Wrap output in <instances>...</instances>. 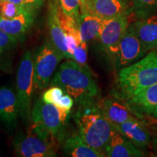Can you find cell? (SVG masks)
Instances as JSON below:
<instances>
[{
    "label": "cell",
    "mask_w": 157,
    "mask_h": 157,
    "mask_svg": "<svg viewBox=\"0 0 157 157\" xmlns=\"http://www.w3.org/2000/svg\"><path fill=\"white\" fill-rule=\"evenodd\" d=\"M34 9H29L18 16L7 19L0 15V30L21 41L34 22Z\"/></svg>",
    "instance_id": "cell-13"
},
{
    "label": "cell",
    "mask_w": 157,
    "mask_h": 157,
    "mask_svg": "<svg viewBox=\"0 0 157 157\" xmlns=\"http://www.w3.org/2000/svg\"><path fill=\"white\" fill-rule=\"evenodd\" d=\"M63 151L72 157H104L105 153L87 145L78 132H74L64 141Z\"/></svg>",
    "instance_id": "cell-19"
},
{
    "label": "cell",
    "mask_w": 157,
    "mask_h": 157,
    "mask_svg": "<svg viewBox=\"0 0 157 157\" xmlns=\"http://www.w3.org/2000/svg\"><path fill=\"white\" fill-rule=\"evenodd\" d=\"M127 106L135 115L151 116L157 109V83L126 100Z\"/></svg>",
    "instance_id": "cell-11"
},
{
    "label": "cell",
    "mask_w": 157,
    "mask_h": 157,
    "mask_svg": "<svg viewBox=\"0 0 157 157\" xmlns=\"http://www.w3.org/2000/svg\"><path fill=\"white\" fill-rule=\"evenodd\" d=\"M135 31L145 50L149 52L157 50V15L138 18L133 23Z\"/></svg>",
    "instance_id": "cell-15"
},
{
    "label": "cell",
    "mask_w": 157,
    "mask_h": 157,
    "mask_svg": "<svg viewBox=\"0 0 157 157\" xmlns=\"http://www.w3.org/2000/svg\"><path fill=\"white\" fill-rule=\"evenodd\" d=\"M63 11L68 16L73 17L78 22L81 13L79 0H58Z\"/></svg>",
    "instance_id": "cell-24"
},
{
    "label": "cell",
    "mask_w": 157,
    "mask_h": 157,
    "mask_svg": "<svg viewBox=\"0 0 157 157\" xmlns=\"http://www.w3.org/2000/svg\"><path fill=\"white\" fill-rule=\"evenodd\" d=\"M88 44L85 42H82L81 44L77 45L72 58V60L76 61L82 67L90 69L87 65V50Z\"/></svg>",
    "instance_id": "cell-26"
},
{
    "label": "cell",
    "mask_w": 157,
    "mask_h": 157,
    "mask_svg": "<svg viewBox=\"0 0 157 157\" xmlns=\"http://www.w3.org/2000/svg\"><path fill=\"white\" fill-rule=\"evenodd\" d=\"M127 2H129V0H127Z\"/></svg>",
    "instance_id": "cell-34"
},
{
    "label": "cell",
    "mask_w": 157,
    "mask_h": 157,
    "mask_svg": "<svg viewBox=\"0 0 157 157\" xmlns=\"http://www.w3.org/2000/svg\"><path fill=\"white\" fill-rule=\"evenodd\" d=\"M26 2L29 6H30L33 9H35L40 7L44 2V0H26Z\"/></svg>",
    "instance_id": "cell-28"
},
{
    "label": "cell",
    "mask_w": 157,
    "mask_h": 157,
    "mask_svg": "<svg viewBox=\"0 0 157 157\" xmlns=\"http://www.w3.org/2000/svg\"><path fill=\"white\" fill-rule=\"evenodd\" d=\"M63 57L50 42L38 49L34 57L35 88L43 90L48 87L50 78L55 73Z\"/></svg>",
    "instance_id": "cell-6"
},
{
    "label": "cell",
    "mask_w": 157,
    "mask_h": 157,
    "mask_svg": "<svg viewBox=\"0 0 157 157\" xmlns=\"http://www.w3.org/2000/svg\"><path fill=\"white\" fill-rule=\"evenodd\" d=\"M65 93L66 92L61 87L58 86H52L43 93L42 99L45 103L53 104L57 106Z\"/></svg>",
    "instance_id": "cell-25"
},
{
    "label": "cell",
    "mask_w": 157,
    "mask_h": 157,
    "mask_svg": "<svg viewBox=\"0 0 157 157\" xmlns=\"http://www.w3.org/2000/svg\"><path fill=\"white\" fill-rule=\"evenodd\" d=\"M132 9L138 18L148 16L157 10V0H132Z\"/></svg>",
    "instance_id": "cell-22"
},
{
    "label": "cell",
    "mask_w": 157,
    "mask_h": 157,
    "mask_svg": "<svg viewBox=\"0 0 157 157\" xmlns=\"http://www.w3.org/2000/svg\"><path fill=\"white\" fill-rule=\"evenodd\" d=\"M79 2L80 13H81V15L90 13V0H79Z\"/></svg>",
    "instance_id": "cell-27"
},
{
    "label": "cell",
    "mask_w": 157,
    "mask_h": 157,
    "mask_svg": "<svg viewBox=\"0 0 157 157\" xmlns=\"http://www.w3.org/2000/svg\"><path fill=\"white\" fill-rule=\"evenodd\" d=\"M99 105L103 114L114 125L138 119L127 104L121 103L112 98H105L99 103Z\"/></svg>",
    "instance_id": "cell-18"
},
{
    "label": "cell",
    "mask_w": 157,
    "mask_h": 157,
    "mask_svg": "<svg viewBox=\"0 0 157 157\" xmlns=\"http://www.w3.org/2000/svg\"><path fill=\"white\" fill-rule=\"evenodd\" d=\"M70 112L59 109L53 104L45 103L39 99L31 111L33 121L30 132L43 140L56 145L63 140L66 121Z\"/></svg>",
    "instance_id": "cell-4"
},
{
    "label": "cell",
    "mask_w": 157,
    "mask_h": 157,
    "mask_svg": "<svg viewBox=\"0 0 157 157\" xmlns=\"http://www.w3.org/2000/svg\"><path fill=\"white\" fill-rule=\"evenodd\" d=\"M147 53L137 36L133 23H131L119 43L115 56V67L117 70L127 67L138 61Z\"/></svg>",
    "instance_id": "cell-8"
},
{
    "label": "cell",
    "mask_w": 157,
    "mask_h": 157,
    "mask_svg": "<svg viewBox=\"0 0 157 157\" xmlns=\"http://www.w3.org/2000/svg\"><path fill=\"white\" fill-rule=\"evenodd\" d=\"M151 117H152L153 118H154V119H157V109H156V111H154V113H153Z\"/></svg>",
    "instance_id": "cell-31"
},
{
    "label": "cell",
    "mask_w": 157,
    "mask_h": 157,
    "mask_svg": "<svg viewBox=\"0 0 157 157\" xmlns=\"http://www.w3.org/2000/svg\"><path fill=\"white\" fill-rule=\"evenodd\" d=\"M13 148L17 156L21 157H54L56 156L54 144L29 132H20L13 140Z\"/></svg>",
    "instance_id": "cell-9"
},
{
    "label": "cell",
    "mask_w": 157,
    "mask_h": 157,
    "mask_svg": "<svg viewBox=\"0 0 157 157\" xmlns=\"http://www.w3.org/2000/svg\"><path fill=\"white\" fill-rule=\"evenodd\" d=\"M118 132L141 149L151 146V135L140 119L129 120L115 125Z\"/></svg>",
    "instance_id": "cell-12"
},
{
    "label": "cell",
    "mask_w": 157,
    "mask_h": 157,
    "mask_svg": "<svg viewBox=\"0 0 157 157\" xmlns=\"http://www.w3.org/2000/svg\"><path fill=\"white\" fill-rule=\"evenodd\" d=\"M104 19L92 13L80 15L78 29L82 42L89 43L98 39L103 27Z\"/></svg>",
    "instance_id": "cell-20"
},
{
    "label": "cell",
    "mask_w": 157,
    "mask_h": 157,
    "mask_svg": "<svg viewBox=\"0 0 157 157\" xmlns=\"http://www.w3.org/2000/svg\"><path fill=\"white\" fill-rule=\"evenodd\" d=\"M151 146H152L153 150L154 151L155 154H156L157 156V131H156V134H154V135H152Z\"/></svg>",
    "instance_id": "cell-30"
},
{
    "label": "cell",
    "mask_w": 157,
    "mask_h": 157,
    "mask_svg": "<svg viewBox=\"0 0 157 157\" xmlns=\"http://www.w3.org/2000/svg\"><path fill=\"white\" fill-rule=\"evenodd\" d=\"M20 107L17 93L8 87H0V121L9 130L17 126Z\"/></svg>",
    "instance_id": "cell-10"
},
{
    "label": "cell",
    "mask_w": 157,
    "mask_h": 157,
    "mask_svg": "<svg viewBox=\"0 0 157 157\" xmlns=\"http://www.w3.org/2000/svg\"><path fill=\"white\" fill-rule=\"evenodd\" d=\"M117 86L125 100L157 83V54L151 51L138 61L119 70Z\"/></svg>",
    "instance_id": "cell-3"
},
{
    "label": "cell",
    "mask_w": 157,
    "mask_h": 157,
    "mask_svg": "<svg viewBox=\"0 0 157 157\" xmlns=\"http://www.w3.org/2000/svg\"><path fill=\"white\" fill-rule=\"evenodd\" d=\"M29 9L33 8L19 6L10 2L0 1V15L7 19L14 18Z\"/></svg>",
    "instance_id": "cell-23"
},
{
    "label": "cell",
    "mask_w": 157,
    "mask_h": 157,
    "mask_svg": "<svg viewBox=\"0 0 157 157\" xmlns=\"http://www.w3.org/2000/svg\"><path fill=\"white\" fill-rule=\"evenodd\" d=\"M35 87L34 58L31 51H25L17 71L16 90L20 107V117L29 122L31 115V100Z\"/></svg>",
    "instance_id": "cell-5"
},
{
    "label": "cell",
    "mask_w": 157,
    "mask_h": 157,
    "mask_svg": "<svg viewBox=\"0 0 157 157\" xmlns=\"http://www.w3.org/2000/svg\"><path fill=\"white\" fill-rule=\"evenodd\" d=\"M133 11L127 0H90V13L109 19Z\"/></svg>",
    "instance_id": "cell-16"
},
{
    "label": "cell",
    "mask_w": 157,
    "mask_h": 157,
    "mask_svg": "<svg viewBox=\"0 0 157 157\" xmlns=\"http://www.w3.org/2000/svg\"><path fill=\"white\" fill-rule=\"evenodd\" d=\"M17 42L14 37L0 30V68H4L8 64L10 56Z\"/></svg>",
    "instance_id": "cell-21"
},
{
    "label": "cell",
    "mask_w": 157,
    "mask_h": 157,
    "mask_svg": "<svg viewBox=\"0 0 157 157\" xmlns=\"http://www.w3.org/2000/svg\"><path fill=\"white\" fill-rule=\"evenodd\" d=\"M58 1L51 2L49 5L48 24L49 34L50 36V42L62 55L63 58H68L67 47L66 43V34L63 30L58 16Z\"/></svg>",
    "instance_id": "cell-17"
},
{
    "label": "cell",
    "mask_w": 157,
    "mask_h": 157,
    "mask_svg": "<svg viewBox=\"0 0 157 157\" xmlns=\"http://www.w3.org/2000/svg\"><path fill=\"white\" fill-rule=\"evenodd\" d=\"M155 52H156V53L157 54V50H155Z\"/></svg>",
    "instance_id": "cell-33"
},
{
    "label": "cell",
    "mask_w": 157,
    "mask_h": 157,
    "mask_svg": "<svg viewBox=\"0 0 157 157\" xmlns=\"http://www.w3.org/2000/svg\"><path fill=\"white\" fill-rule=\"evenodd\" d=\"M74 98L78 105L96 101L99 89L91 74L72 59L63 63L51 80Z\"/></svg>",
    "instance_id": "cell-2"
},
{
    "label": "cell",
    "mask_w": 157,
    "mask_h": 157,
    "mask_svg": "<svg viewBox=\"0 0 157 157\" xmlns=\"http://www.w3.org/2000/svg\"><path fill=\"white\" fill-rule=\"evenodd\" d=\"M155 125H156V131H157V119H156V123H155Z\"/></svg>",
    "instance_id": "cell-32"
},
{
    "label": "cell",
    "mask_w": 157,
    "mask_h": 157,
    "mask_svg": "<svg viewBox=\"0 0 157 157\" xmlns=\"http://www.w3.org/2000/svg\"><path fill=\"white\" fill-rule=\"evenodd\" d=\"M0 1H6V2H10L14 3L15 5H17L19 6H23V7H29L30 6L28 5L27 4L26 0H0ZM32 8V7H31Z\"/></svg>",
    "instance_id": "cell-29"
},
{
    "label": "cell",
    "mask_w": 157,
    "mask_h": 157,
    "mask_svg": "<svg viewBox=\"0 0 157 157\" xmlns=\"http://www.w3.org/2000/svg\"><path fill=\"white\" fill-rule=\"evenodd\" d=\"M132 12L111 18L104 19L98 40L103 50L107 54L114 56V58L118 52L120 41L131 24Z\"/></svg>",
    "instance_id": "cell-7"
},
{
    "label": "cell",
    "mask_w": 157,
    "mask_h": 157,
    "mask_svg": "<svg viewBox=\"0 0 157 157\" xmlns=\"http://www.w3.org/2000/svg\"><path fill=\"white\" fill-rule=\"evenodd\" d=\"M105 156L142 157L146 156L142 149L137 147L126 137L118 132L111 137L104 149Z\"/></svg>",
    "instance_id": "cell-14"
},
{
    "label": "cell",
    "mask_w": 157,
    "mask_h": 157,
    "mask_svg": "<svg viewBox=\"0 0 157 157\" xmlns=\"http://www.w3.org/2000/svg\"><path fill=\"white\" fill-rule=\"evenodd\" d=\"M74 117L78 133L93 148L104 152L111 138L118 132L115 125L102 112L95 101L80 104Z\"/></svg>",
    "instance_id": "cell-1"
}]
</instances>
